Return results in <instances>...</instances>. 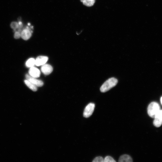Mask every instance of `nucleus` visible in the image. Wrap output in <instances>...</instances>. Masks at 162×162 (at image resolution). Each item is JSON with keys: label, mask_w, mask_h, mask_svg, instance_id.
Listing matches in <instances>:
<instances>
[{"label": "nucleus", "mask_w": 162, "mask_h": 162, "mask_svg": "<svg viewBox=\"0 0 162 162\" xmlns=\"http://www.w3.org/2000/svg\"><path fill=\"white\" fill-rule=\"evenodd\" d=\"M118 83V80L114 78L109 79L107 80L101 86V92H105L109 90L116 85Z\"/></svg>", "instance_id": "f257e3e1"}, {"label": "nucleus", "mask_w": 162, "mask_h": 162, "mask_svg": "<svg viewBox=\"0 0 162 162\" xmlns=\"http://www.w3.org/2000/svg\"><path fill=\"white\" fill-rule=\"evenodd\" d=\"M160 110V108L159 104L157 102H154L150 103L147 108V113L148 115L150 117L154 118Z\"/></svg>", "instance_id": "f03ea898"}, {"label": "nucleus", "mask_w": 162, "mask_h": 162, "mask_svg": "<svg viewBox=\"0 0 162 162\" xmlns=\"http://www.w3.org/2000/svg\"><path fill=\"white\" fill-rule=\"evenodd\" d=\"M95 106V104L93 103H91L88 104L85 108L84 117L86 118L89 117L93 113Z\"/></svg>", "instance_id": "7ed1b4c3"}, {"label": "nucleus", "mask_w": 162, "mask_h": 162, "mask_svg": "<svg viewBox=\"0 0 162 162\" xmlns=\"http://www.w3.org/2000/svg\"><path fill=\"white\" fill-rule=\"evenodd\" d=\"M153 124L157 127H159L162 124V110H160L154 118Z\"/></svg>", "instance_id": "20e7f679"}, {"label": "nucleus", "mask_w": 162, "mask_h": 162, "mask_svg": "<svg viewBox=\"0 0 162 162\" xmlns=\"http://www.w3.org/2000/svg\"><path fill=\"white\" fill-rule=\"evenodd\" d=\"M32 31L28 27L23 30L21 33V37L23 39L27 40L29 39L32 36Z\"/></svg>", "instance_id": "39448f33"}, {"label": "nucleus", "mask_w": 162, "mask_h": 162, "mask_svg": "<svg viewBox=\"0 0 162 162\" xmlns=\"http://www.w3.org/2000/svg\"><path fill=\"white\" fill-rule=\"evenodd\" d=\"M41 71L44 75H48L52 72L53 68L50 65L45 64L42 65Z\"/></svg>", "instance_id": "423d86ee"}, {"label": "nucleus", "mask_w": 162, "mask_h": 162, "mask_svg": "<svg viewBox=\"0 0 162 162\" xmlns=\"http://www.w3.org/2000/svg\"><path fill=\"white\" fill-rule=\"evenodd\" d=\"M27 80L29 81L37 87H41L43 86V82L37 79L36 78L33 77L27 74L26 75Z\"/></svg>", "instance_id": "0eeeda50"}, {"label": "nucleus", "mask_w": 162, "mask_h": 162, "mask_svg": "<svg viewBox=\"0 0 162 162\" xmlns=\"http://www.w3.org/2000/svg\"><path fill=\"white\" fill-rule=\"evenodd\" d=\"M49 60L48 57L39 56L35 60V65L37 66H42L45 64Z\"/></svg>", "instance_id": "6e6552de"}, {"label": "nucleus", "mask_w": 162, "mask_h": 162, "mask_svg": "<svg viewBox=\"0 0 162 162\" xmlns=\"http://www.w3.org/2000/svg\"><path fill=\"white\" fill-rule=\"evenodd\" d=\"M29 73L31 76L36 78H39L41 74V72L39 69L34 66L30 68Z\"/></svg>", "instance_id": "1a4fd4ad"}, {"label": "nucleus", "mask_w": 162, "mask_h": 162, "mask_svg": "<svg viewBox=\"0 0 162 162\" xmlns=\"http://www.w3.org/2000/svg\"><path fill=\"white\" fill-rule=\"evenodd\" d=\"M132 159L131 157L126 154L121 156L119 160V162H132Z\"/></svg>", "instance_id": "9d476101"}, {"label": "nucleus", "mask_w": 162, "mask_h": 162, "mask_svg": "<svg viewBox=\"0 0 162 162\" xmlns=\"http://www.w3.org/2000/svg\"><path fill=\"white\" fill-rule=\"evenodd\" d=\"M26 85L31 90L36 92L37 90V86L27 80L25 81Z\"/></svg>", "instance_id": "9b49d317"}, {"label": "nucleus", "mask_w": 162, "mask_h": 162, "mask_svg": "<svg viewBox=\"0 0 162 162\" xmlns=\"http://www.w3.org/2000/svg\"><path fill=\"white\" fill-rule=\"evenodd\" d=\"M81 1L84 5L88 7L93 6L95 2V0H81Z\"/></svg>", "instance_id": "f8f14e48"}, {"label": "nucleus", "mask_w": 162, "mask_h": 162, "mask_svg": "<svg viewBox=\"0 0 162 162\" xmlns=\"http://www.w3.org/2000/svg\"><path fill=\"white\" fill-rule=\"evenodd\" d=\"M35 65V60L33 58H31L26 62V65L28 68L33 67Z\"/></svg>", "instance_id": "ddd939ff"}, {"label": "nucleus", "mask_w": 162, "mask_h": 162, "mask_svg": "<svg viewBox=\"0 0 162 162\" xmlns=\"http://www.w3.org/2000/svg\"><path fill=\"white\" fill-rule=\"evenodd\" d=\"M104 162H116L113 158L109 156H106L104 159Z\"/></svg>", "instance_id": "4468645a"}, {"label": "nucleus", "mask_w": 162, "mask_h": 162, "mask_svg": "<svg viewBox=\"0 0 162 162\" xmlns=\"http://www.w3.org/2000/svg\"><path fill=\"white\" fill-rule=\"evenodd\" d=\"M11 26L12 28L13 29L14 31L18 28L19 25L18 23L16 22H13L11 23Z\"/></svg>", "instance_id": "2eb2a0df"}, {"label": "nucleus", "mask_w": 162, "mask_h": 162, "mask_svg": "<svg viewBox=\"0 0 162 162\" xmlns=\"http://www.w3.org/2000/svg\"><path fill=\"white\" fill-rule=\"evenodd\" d=\"M93 162H104V159L101 156H98L95 158L92 161Z\"/></svg>", "instance_id": "dca6fc26"}, {"label": "nucleus", "mask_w": 162, "mask_h": 162, "mask_svg": "<svg viewBox=\"0 0 162 162\" xmlns=\"http://www.w3.org/2000/svg\"><path fill=\"white\" fill-rule=\"evenodd\" d=\"M21 37V33L19 32H15L14 35V38L16 39L19 38Z\"/></svg>", "instance_id": "f3484780"}, {"label": "nucleus", "mask_w": 162, "mask_h": 162, "mask_svg": "<svg viewBox=\"0 0 162 162\" xmlns=\"http://www.w3.org/2000/svg\"><path fill=\"white\" fill-rule=\"evenodd\" d=\"M161 103L162 105V97H161Z\"/></svg>", "instance_id": "a211bd4d"}, {"label": "nucleus", "mask_w": 162, "mask_h": 162, "mask_svg": "<svg viewBox=\"0 0 162 162\" xmlns=\"http://www.w3.org/2000/svg\"><path fill=\"white\" fill-rule=\"evenodd\" d=\"M28 26H30V25H31L30 23H28Z\"/></svg>", "instance_id": "6ab92c4d"}]
</instances>
